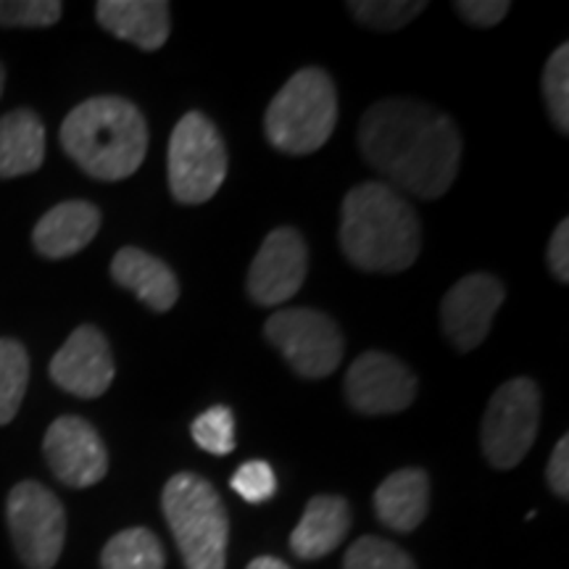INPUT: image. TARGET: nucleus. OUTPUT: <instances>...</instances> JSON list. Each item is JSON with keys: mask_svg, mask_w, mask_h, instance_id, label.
Here are the masks:
<instances>
[{"mask_svg": "<svg viewBox=\"0 0 569 569\" xmlns=\"http://www.w3.org/2000/svg\"><path fill=\"white\" fill-rule=\"evenodd\" d=\"M359 146L367 163L398 193L432 201L457 180L459 130L443 111L427 103L409 98L375 103L361 117Z\"/></svg>", "mask_w": 569, "mask_h": 569, "instance_id": "f257e3e1", "label": "nucleus"}, {"mask_svg": "<svg viewBox=\"0 0 569 569\" xmlns=\"http://www.w3.org/2000/svg\"><path fill=\"white\" fill-rule=\"evenodd\" d=\"M422 246L417 213L386 182H365L343 198L340 248L361 272L396 274L417 261Z\"/></svg>", "mask_w": 569, "mask_h": 569, "instance_id": "f03ea898", "label": "nucleus"}, {"mask_svg": "<svg viewBox=\"0 0 569 569\" xmlns=\"http://www.w3.org/2000/svg\"><path fill=\"white\" fill-rule=\"evenodd\" d=\"M61 146L84 174L103 182L127 180L146 159L148 124L124 98H90L63 119Z\"/></svg>", "mask_w": 569, "mask_h": 569, "instance_id": "7ed1b4c3", "label": "nucleus"}, {"mask_svg": "<svg viewBox=\"0 0 569 569\" xmlns=\"http://www.w3.org/2000/svg\"><path fill=\"white\" fill-rule=\"evenodd\" d=\"M163 517L188 569H224L230 519L217 488L201 475L180 472L163 486Z\"/></svg>", "mask_w": 569, "mask_h": 569, "instance_id": "20e7f679", "label": "nucleus"}, {"mask_svg": "<svg viewBox=\"0 0 569 569\" xmlns=\"http://www.w3.org/2000/svg\"><path fill=\"white\" fill-rule=\"evenodd\" d=\"M338 124V92L325 69H301L284 82L264 117L267 138L290 156L315 153Z\"/></svg>", "mask_w": 569, "mask_h": 569, "instance_id": "39448f33", "label": "nucleus"}, {"mask_svg": "<svg viewBox=\"0 0 569 569\" xmlns=\"http://www.w3.org/2000/svg\"><path fill=\"white\" fill-rule=\"evenodd\" d=\"M169 188L174 201L198 206L211 201L227 177V151L217 124L190 111L169 138Z\"/></svg>", "mask_w": 569, "mask_h": 569, "instance_id": "423d86ee", "label": "nucleus"}, {"mask_svg": "<svg viewBox=\"0 0 569 569\" xmlns=\"http://www.w3.org/2000/svg\"><path fill=\"white\" fill-rule=\"evenodd\" d=\"M6 522L27 569H53L67 540V511L51 490L34 480L19 482L6 501Z\"/></svg>", "mask_w": 569, "mask_h": 569, "instance_id": "0eeeda50", "label": "nucleus"}, {"mask_svg": "<svg viewBox=\"0 0 569 569\" xmlns=\"http://www.w3.org/2000/svg\"><path fill=\"white\" fill-rule=\"evenodd\" d=\"M540 427V390L530 377L503 382L482 417V451L496 469H511L528 457Z\"/></svg>", "mask_w": 569, "mask_h": 569, "instance_id": "6e6552de", "label": "nucleus"}, {"mask_svg": "<svg viewBox=\"0 0 569 569\" xmlns=\"http://www.w3.org/2000/svg\"><path fill=\"white\" fill-rule=\"evenodd\" d=\"M264 332L288 365L309 380L332 375L343 359V332L322 311L282 309L269 317Z\"/></svg>", "mask_w": 569, "mask_h": 569, "instance_id": "1a4fd4ad", "label": "nucleus"}, {"mask_svg": "<svg viewBox=\"0 0 569 569\" xmlns=\"http://www.w3.org/2000/svg\"><path fill=\"white\" fill-rule=\"evenodd\" d=\"M417 398V380L407 365L382 351H367L346 375V401L359 415L380 417L409 409Z\"/></svg>", "mask_w": 569, "mask_h": 569, "instance_id": "9d476101", "label": "nucleus"}, {"mask_svg": "<svg viewBox=\"0 0 569 569\" xmlns=\"http://www.w3.org/2000/svg\"><path fill=\"white\" fill-rule=\"evenodd\" d=\"M42 451L51 472L69 488H90L109 472V451L88 419L59 417L48 427Z\"/></svg>", "mask_w": 569, "mask_h": 569, "instance_id": "9b49d317", "label": "nucleus"}, {"mask_svg": "<svg viewBox=\"0 0 569 569\" xmlns=\"http://www.w3.org/2000/svg\"><path fill=\"white\" fill-rule=\"evenodd\" d=\"M309 272L306 240L293 227L272 230L256 253L248 272V296L259 306H280L290 301Z\"/></svg>", "mask_w": 569, "mask_h": 569, "instance_id": "f8f14e48", "label": "nucleus"}, {"mask_svg": "<svg viewBox=\"0 0 569 569\" xmlns=\"http://www.w3.org/2000/svg\"><path fill=\"white\" fill-rule=\"evenodd\" d=\"M503 303V284L493 274H467L440 303L446 338L459 351H475L488 338L490 322Z\"/></svg>", "mask_w": 569, "mask_h": 569, "instance_id": "ddd939ff", "label": "nucleus"}, {"mask_svg": "<svg viewBox=\"0 0 569 569\" xmlns=\"http://www.w3.org/2000/svg\"><path fill=\"white\" fill-rule=\"evenodd\" d=\"M109 340L98 327L82 325L67 338L51 361V380L77 398H98L113 380Z\"/></svg>", "mask_w": 569, "mask_h": 569, "instance_id": "4468645a", "label": "nucleus"}, {"mask_svg": "<svg viewBox=\"0 0 569 569\" xmlns=\"http://www.w3.org/2000/svg\"><path fill=\"white\" fill-rule=\"evenodd\" d=\"M96 17L113 38L132 42L140 51H159L172 32V13L163 0H101Z\"/></svg>", "mask_w": 569, "mask_h": 569, "instance_id": "2eb2a0df", "label": "nucleus"}, {"mask_svg": "<svg viewBox=\"0 0 569 569\" xmlns=\"http://www.w3.org/2000/svg\"><path fill=\"white\" fill-rule=\"evenodd\" d=\"M101 230V211L88 201H63L42 213L32 243L46 259H67L88 248Z\"/></svg>", "mask_w": 569, "mask_h": 569, "instance_id": "dca6fc26", "label": "nucleus"}, {"mask_svg": "<svg viewBox=\"0 0 569 569\" xmlns=\"http://www.w3.org/2000/svg\"><path fill=\"white\" fill-rule=\"evenodd\" d=\"M111 277L124 290L138 296L156 315L172 309L177 298H180V282H177L172 269L156 256L140 251V248L127 246L113 256Z\"/></svg>", "mask_w": 569, "mask_h": 569, "instance_id": "f3484780", "label": "nucleus"}, {"mask_svg": "<svg viewBox=\"0 0 569 569\" xmlns=\"http://www.w3.org/2000/svg\"><path fill=\"white\" fill-rule=\"evenodd\" d=\"M351 530V509L340 496H315L306 503L301 522L290 536V551L298 559L315 561L332 553Z\"/></svg>", "mask_w": 569, "mask_h": 569, "instance_id": "a211bd4d", "label": "nucleus"}, {"mask_svg": "<svg viewBox=\"0 0 569 569\" xmlns=\"http://www.w3.org/2000/svg\"><path fill=\"white\" fill-rule=\"evenodd\" d=\"M430 509V478L425 469H398L375 493V511L382 525L396 532H411L425 522Z\"/></svg>", "mask_w": 569, "mask_h": 569, "instance_id": "6ab92c4d", "label": "nucleus"}, {"mask_svg": "<svg viewBox=\"0 0 569 569\" xmlns=\"http://www.w3.org/2000/svg\"><path fill=\"white\" fill-rule=\"evenodd\" d=\"M46 161V124L30 109L0 119V180L38 172Z\"/></svg>", "mask_w": 569, "mask_h": 569, "instance_id": "aec40b11", "label": "nucleus"}, {"mask_svg": "<svg viewBox=\"0 0 569 569\" xmlns=\"http://www.w3.org/2000/svg\"><path fill=\"white\" fill-rule=\"evenodd\" d=\"M161 540L146 528H130L117 532L101 553L103 569H163Z\"/></svg>", "mask_w": 569, "mask_h": 569, "instance_id": "412c9836", "label": "nucleus"}, {"mask_svg": "<svg viewBox=\"0 0 569 569\" xmlns=\"http://www.w3.org/2000/svg\"><path fill=\"white\" fill-rule=\"evenodd\" d=\"M30 356L19 340L0 338V425H9L24 401Z\"/></svg>", "mask_w": 569, "mask_h": 569, "instance_id": "4be33fe9", "label": "nucleus"}, {"mask_svg": "<svg viewBox=\"0 0 569 569\" xmlns=\"http://www.w3.org/2000/svg\"><path fill=\"white\" fill-rule=\"evenodd\" d=\"M425 9L427 3H422V0L419 3H409V0L407 3H398V0H386V3H380V0H353V3H348V11L353 13L356 21L377 32L401 30Z\"/></svg>", "mask_w": 569, "mask_h": 569, "instance_id": "5701e85b", "label": "nucleus"}, {"mask_svg": "<svg viewBox=\"0 0 569 569\" xmlns=\"http://www.w3.org/2000/svg\"><path fill=\"white\" fill-rule=\"evenodd\" d=\"M543 96L551 122L559 132L569 130V46H559L543 69Z\"/></svg>", "mask_w": 569, "mask_h": 569, "instance_id": "b1692460", "label": "nucleus"}, {"mask_svg": "<svg viewBox=\"0 0 569 569\" xmlns=\"http://www.w3.org/2000/svg\"><path fill=\"white\" fill-rule=\"evenodd\" d=\"M343 569H417L415 561L403 549L390 540L365 536L348 549Z\"/></svg>", "mask_w": 569, "mask_h": 569, "instance_id": "393cba45", "label": "nucleus"}, {"mask_svg": "<svg viewBox=\"0 0 569 569\" xmlns=\"http://www.w3.org/2000/svg\"><path fill=\"white\" fill-rule=\"evenodd\" d=\"M196 446L211 457H227L234 451V415L227 407H211L201 417H196L190 427Z\"/></svg>", "mask_w": 569, "mask_h": 569, "instance_id": "a878e982", "label": "nucleus"}, {"mask_svg": "<svg viewBox=\"0 0 569 569\" xmlns=\"http://www.w3.org/2000/svg\"><path fill=\"white\" fill-rule=\"evenodd\" d=\"M61 13L59 0H0V27H53Z\"/></svg>", "mask_w": 569, "mask_h": 569, "instance_id": "bb28decb", "label": "nucleus"}, {"mask_svg": "<svg viewBox=\"0 0 569 569\" xmlns=\"http://www.w3.org/2000/svg\"><path fill=\"white\" fill-rule=\"evenodd\" d=\"M230 486L248 503H264L277 493V475L274 469L261 459L246 461L238 472L232 475Z\"/></svg>", "mask_w": 569, "mask_h": 569, "instance_id": "cd10ccee", "label": "nucleus"}, {"mask_svg": "<svg viewBox=\"0 0 569 569\" xmlns=\"http://www.w3.org/2000/svg\"><path fill=\"white\" fill-rule=\"evenodd\" d=\"M459 17H465L475 27H496L498 21L507 19L511 6L507 0H459Z\"/></svg>", "mask_w": 569, "mask_h": 569, "instance_id": "c85d7f7f", "label": "nucleus"}, {"mask_svg": "<svg viewBox=\"0 0 569 569\" xmlns=\"http://www.w3.org/2000/svg\"><path fill=\"white\" fill-rule=\"evenodd\" d=\"M546 478H549V486L559 498L569 496V438L565 436L553 448L549 467H546Z\"/></svg>", "mask_w": 569, "mask_h": 569, "instance_id": "c756f323", "label": "nucleus"}, {"mask_svg": "<svg viewBox=\"0 0 569 569\" xmlns=\"http://www.w3.org/2000/svg\"><path fill=\"white\" fill-rule=\"evenodd\" d=\"M549 267L559 282L569 280V222H559L549 243Z\"/></svg>", "mask_w": 569, "mask_h": 569, "instance_id": "7c9ffc66", "label": "nucleus"}, {"mask_svg": "<svg viewBox=\"0 0 569 569\" xmlns=\"http://www.w3.org/2000/svg\"><path fill=\"white\" fill-rule=\"evenodd\" d=\"M248 569H290V567L284 565L282 559H274V557H259V559H253L251 565H248Z\"/></svg>", "mask_w": 569, "mask_h": 569, "instance_id": "2f4dec72", "label": "nucleus"}, {"mask_svg": "<svg viewBox=\"0 0 569 569\" xmlns=\"http://www.w3.org/2000/svg\"><path fill=\"white\" fill-rule=\"evenodd\" d=\"M3 88H6V69L3 63H0V96H3Z\"/></svg>", "mask_w": 569, "mask_h": 569, "instance_id": "473e14b6", "label": "nucleus"}]
</instances>
